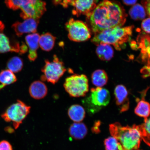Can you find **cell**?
Instances as JSON below:
<instances>
[{
    "label": "cell",
    "mask_w": 150,
    "mask_h": 150,
    "mask_svg": "<svg viewBox=\"0 0 150 150\" xmlns=\"http://www.w3.org/2000/svg\"><path fill=\"white\" fill-rule=\"evenodd\" d=\"M127 16L120 3L103 0L87 17L95 34L110 28L122 27L125 23Z\"/></svg>",
    "instance_id": "6da1fadb"
},
{
    "label": "cell",
    "mask_w": 150,
    "mask_h": 150,
    "mask_svg": "<svg viewBox=\"0 0 150 150\" xmlns=\"http://www.w3.org/2000/svg\"><path fill=\"white\" fill-rule=\"evenodd\" d=\"M134 26L125 27H116L104 30L95 34L91 41L98 46L106 44L113 46L116 50H121L130 39L132 33Z\"/></svg>",
    "instance_id": "7a4b0ae2"
},
{
    "label": "cell",
    "mask_w": 150,
    "mask_h": 150,
    "mask_svg": "<svg viewBox=\"0 0 150 150\" xmlns=\"http://www.w3.org/2000/svg\"><path fill=\"white\" fill-rule=\"evenodd\" d=\"M109 130L112 136L117 139L123 149L139 150L142 139L138 125L123 126L116 122L110 125Z\"/></svg>",
    "instance_id": "3957f363"
},
{
    "label": "cell",
    "mask_w": 150,
    "mask_h": 150,
    "mask_svg": "<svg viewBox=\"0 0 150 150\" xmlns=\"http://www.w3.org/2000/svg\"><path fill=\"white\" fill-rule=\"evenodd\" d=\"M110 99L109 91L102 87L92 88L90 95L83 101L88 112L90 114L96 113L107 106Z\"/></svg>",
    "instance_id": "277c9868"
},
{
    "label": "cell",
    "mask_w": 150,
    "mask_h": 150,
    "mask_svg": "<svg viewBox=\"0 0 150 150\" xmlns=\"http://www.w3.org/2000/svg\"><path fill=\"white\" fill-rule=\"evenodd\" d=\"M30 109V106L18 100L7 108L1 117L7 122L12 123L14 129H17L29 114Z\"/></svg>",
    "instance_id": "5b68a950"
},
{
    "label": "cell",
    "mask_w": 150,
    "mask_h": 150,
    "mask_svg": "<svg viewBox=\"0 0 150 150\" xmlns=\"http://www.w3.org/2000/svg\"><path fill=\"white\" fill-rule=\"evenodd\" d=\"M64 87L71 97H83L89 91L88 80L85 74L72 75L66 79Z\"/></svg>",
    "instance_id": "8992f818"
},
{
    "label": "cell",
    "mask_w": 150,
    "mask_h": 150,
    "mask_svg": "<svg viewBox=\"0 0 150 150\" xmlns=\"http://www.w3.org/2000/svg\"><path fill=\"white\" fill-rule=\"evenodd\" d=\"M67 69L64 64L54 55L52 61L48 59L45 60V64L42 69L43 74L41 76L42 81H46L55 84L63 76Z\"/></svg>",
    "instance_id": "52a82bcc"
},
{
    "label": "cell",
    "mask_w": 150,
    "mask_h": 150,
    "mask_svg": "<svg viewBox=\"0 0 150 150\" xmlns=\"http://www.w3.org/2000/svg\"><path fill=\"white\" fill-rule=\"evenodd\" d=\"M66 28L68 32V37L73 42H85L91 37V30L84 22L71 18L65 24Z\"/></svg>",
    "instance_id": "ba28073f"
},
{
    "label": "cell",
    "mask_w": 150,
    "mask_h": 150,
    "mask_svg": "<svg viewBox=\"0 0 150 150\" xmlns=\"http://www.w3.org/2000/svg\"><path fill=\"white\" fill-rule=\"evenodd\" d=\"M20 16L25 20H39L46 11V3L42 0H21Z\"/></svg>",
    "instance_id": "9c48e42d"
},
{
    "label": "cell",
    "mask_w": 150,
    "mask_h": 150,
    "mask_svg": "<svg viewBox=\"0 0 150 150\" xmlns=\"http://www.w3.org/2000/svg\"><path fill=\"white\" fill-rule=\"evenodd\" d=\"M39 23V20L33 18L25 19L23 22H17L12 26L16 35L21 37L25 33H35Z\"/></svg>",
    "instance_id": "30bf717a"
},
{
    "label": "cell",
    "mask_w": 150,
    "mask_h": 150,
    "mask_svg": "<svg viewBox=\"0 0 150 150\" xmlns=\"http://www.w3.org/2000/svg\"><path fill=\"white\" fill-rule=\"evenodd\" d=\"M98 0H74L71 5L74 7L73 15L79 16L82 15L87 16L94 9Z\"/></svg>",
    "instance_id": "8fae6325"
},
{
    "label": "cell",
    "mask_w": 150,
    "mask_h": 150,
    "mask_svg": "<svg viewBox=\"0 0 150 150\" xmlns=\"http://www.w3.org/2000/svg\"><path fill=\"white\" fill-rule=\"evenodd\" d=\"M4 24L0 21V53H4L8 52L20 53L21 46L19 42H11L9 38L4 33Z\"/></svg>",
    "instance_id": "7c38bea8"
},
{
    "label": "cell",
    "mask_w": 150,
    "mask_h": 150,
    "mask_svg": "<svg viewBox=\"0 0 150 150\" xmlns=\"http://www.w3.org/2000/svg\"><path fill=\"white\" fill-rule=\"evenodd\" d=\"M114 94L116 103L120 111L123 112L127 111L130 106V102L128 92L126 87L122 84L118 85L114 89Z\"/></svg>",
    "instance_id": "4fadbf2b"
},
{
    "label": "cell",
    "mask_w": 150,
    "mask_h": 150,
    "mask_svg": "<svg viewBox=\"0 0 150 150\" xmlns=\"http://www.w3.org/2000/svg\"><path fill=\"white\" fill-rule=\"evenodd\" d=\"M40 37L38 33H35L28 35L25 38L26 43L29 50L28 58L30 61L33 62L37 59Z\"/></svg>",
    "instance_id": "5bb4252c"
},
{
    "label": "cell",
    "mask_w": 150,
    "mask_h": 150,
    "mask_svg": "<svg viewBox=\"0 0 150 150\" xmlns=\"http://www.w3.org/2000/svg\"><path fill=\"white\" fill-rule=\"evenodd\" d=\"M30 96L35 99L44 98L48 93V88L44 82L40 81H35L32 83L29 88Z\"/></svg>",
    "instance_id": "9a60e30c"
},
{
    "label": "cell",
    "mask_w": 150,
    "mask_h": 150,
    "mask_svg": "<svg viewBox=\"0 0 150 150\" xmlns=\"http://www.w3.org/2000/svg\"><path fill=\"white\" fill-rule=\"evenodd\" d=\"M69 134L76 140L83 139L87 135L88 129L84 123L74 122L70 125L69 129Z\"/></svg>",
    "instance_id": "2e32d148"
},
{
    "label": "cell",
    "mask_w": 150,
    "mask_h": 150,
    "mask_svg": "<svg viewBox=\"0 0 150 150\" xmlns=\"http://www.w3.org/2000/svg\"><path fill=\"white\" fill-rule=\"evenodd\" d=\"M147 88L142 92L143 95L141 100L139 101L137 104L134 109V112L139 117H143L144 119L149 117L150 115V103L145 100L143 98L146 95L148 90Z\"/></svg>",
    "instance_id": "e0dca14e"
},
{
    "label": "cell",
    "mask_w": 150,
    "mask_h": 150,
    "mask_svg": "<svg viewBox=\"0 0 150 150\" xmlns=\"http://www.w3.org/2000/svg\"><path fill=\"white\" fill-rule=\"evenodd\" d=\"M97 56L101 60L108 61L113 57L114 51L110 45L101 44L97 46L96 50Z\"/></svg>",
    "instance_id": "ac0fdd59"
},
{
    "label": "cell",
    "mask_w": 150,
    "mask_h": 150,
    "mask_svg": "<svg viewBox=\"0 0 150 150\" xmlns=\"http://www.w3.org/2000/svg\"><path fill=\"white\" fill-rule=\"evenodd\" d=\"M68 115L71 120L74 122H80L85 118V110L79 105H73L68 109Z\"/></svg>",
    "instance_id": "d6986e66"
},
{
    "label": "cell",
    "mask_w": 150,
    "mask_h": 150,
    "mask_svg": "<svg viewBox=\"0 0 150 150\" xmlns=\"http://www.w3.org/2000/svg\"><path fill=\"white\" fill-rule=\"evenodd\" d=\"M56 38L50 33L43 34L40 37L39 46L45 51L50 52L55 45Z\"/></svg>",
    "instance_id": "ffe728a7"
},
{
    "label": "cell",
    "mask_w": 150,
    "mask_h": 150,
    "mask_svg": "<svg viewBox=\"0 0 150 150\" xmlns=\"http://www.w3.org/2000/svg\"><path fill=\"white\" fill-rule=\"evenodd\" d=\"M91 78L93 84L98 87H102L105 85L108 81L107 74L104 70L101 69L94 71Z\"/></svg>",
    "instance_id": "44dd1931"
},
{
    "label": "cell",
    "mask_w": 150,
    "mask_h": 150,
    "mask_svg": "<svg viewBox=\"0 0 150 150\" xmlns=\"http://www.w3.org/2000/svg\"><path fill=\"white\" fill-rule=\"evenodd\" d=\"M17 80L16 76L9 70H2L0 73V91L5 86L13 83Z\"/></svg>",
    "instance_id": "7402d4cb"
},
{
    "label": "cell",
    "mask_w": 150,
    "mask_h": 150,
    "mask_svg": "<svg viewBox=\"0 0 150 150\" xmlns=\"http://www.w3.org/2000/svg\"><path fill=\"white\" fill-rule=\"evenodd\" d=\"M138 127L142 139L150 147V117L145 119L144 123Z\"/></svg>",
    "instance_id": "603a6c76"
},
{
    "label": "cell",
    "mask_w": 150,
    "mask_h": 150,
    "mask_svg": "<svg viewBox=\"0 0 150 150\" xmlns=\"http://www.w3.org/2000/svg\"><path fill=\"white\" fill-rule=\"evenodd\" d=\"M129 14L131 18L135 20H143L146 16L145 8L139 4L133 5L129 11Z\"/></svg>",
    "instance_id": "cb8c5ba5"
},
{
    "label": "cell",
    "mask_w": 150,
    "mask_h": 150,
    "mask_svg": "<svg viewBox=\"0 0 150 150\" xmlns=\"http://www.w3.org/2000/svg\"><path fill=\"white\" fill-rule=\"evenodd\" d=\"M23 62L21 58L15 56L11 58L7 63V67L9 70L13 73H18L22 70Z\"/></svg>",
    "instance_id": "d4e9b609"
},
{
    "label": "cell",
    "mask_w": 150,
    "mask_h": 150,
    "mask_svg": "<svg viewBox=\"0 0 150 150\" xmlns=\"http://www.w3.org/2000/svg\"><path fill=\"white\" fill-rule=\"evenodd\" d=\"M106 150H122V146L118 140L113 136L110 137L104 141Z\"/></svg>",
    "instance_id": "484cf974"
},
{
    "label": "cell",
    "mask_w": 150,
    "mask_h": 150,
    "mask_svg": "<svg viewBox=\"0 0 150 150\" xmlns=\"http://www.w3.org/2000/svg\"><path fill=\"white\" fill-rule=\"evenodd\" d=\"M142 28L145 33L150 34V18H146L142 21Z\"/></svg>",
    "instance_id": "4316f807"
},
{
    "label": "cell",
    "mask_w": 150,
    "mask_h": 150,
    "mask_svg": "<svg viewBox=\"0 0 150 150\" xmlns=\"http://www.w3.org/2000/svg\"><path fill=\"white\" fill-rule=\"evenodd\" d=\"M74 0H53V3L55 5H61L64 7L67 8L71 5Z\"/></svg>",
    "instance_id": "83f0119b"
},
{
    "label": "cell",
    "mask_w": 150,
    "mask_h": 150,
    "mask_svg": "<svg viewBox=\"0 0 150 150\" xmlns=\"http://www.w3.org/2000/svg\"><path fill=\"white\" fill-rule=\"evenodd\" d=\"M142 77L146 78L150 77V64H146L140 70Z\"/></svg>",
    "instance_id": "f1b7e54d"
},
{
    "label": "cell",
    "mask_w": 150,
    "mask_h": 150,
    "mask_svg": "<svg viewBox=\"0 0 150 150\" xmlns=\"http://www.w3.org/2000/svg\"><path fill=\"white\" fill-rule=\"evenodd\" d=\"M0 150H13L12 145L9 142L4 140L0 142Z\"/></svg>",
    "instance_id": "f546056e"
},
{
    "label": "cell",
    "mask_w": 150,
    "mask_h": 150,
    "mask_svg": "<svg viewBox=\"0 0 150 150\" xmlns=\"http://www.w3.org/2000/svg\"><path fill=\"white\" fill-rule=\"evenodd\" d=\"M142 3L145 8L146 13L150 16V0H142Z\"/></svg>",
    "instance_id": "4dcf8cb0"
},
{
    "label": "cell",
    "mask_w": 150,
    "mask_h": 150,
    "mask_svg": "<svg viewBox=\"0 0 150 150\" xmlns=\"http://www.w3.org/2000/svg\"><path fill=\"white\" fill-rule=\"evenodd\" d=\"M122 1L125 5L131 6L135 4L137 0H122Z\"/></svg>",
    "instance_id": "1f68e13d"
},
{
    "label": "cell",
    "mask_w": 150,
    "mask_h": 150,
    "mask_svg": "<svg viewBox=\"0 0 150 150\" xmlns=\"http://www.w3.org/2000/svg\"><path fill=\"white\" fill-rule=\"evenodd\" d=\"M122 150H125V149H123Z\"/></svg>",
    "instance_id": "d6a6232c"
}]
</instances>
